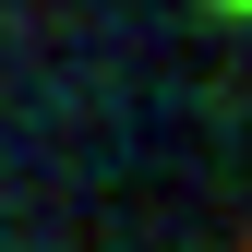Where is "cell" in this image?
Masks as SVG:
<instances>
[{
  "label": "cell",
  "instance_id": "cell-1",
  "mask_svg": "<svg viewBox=\"0 0 252 252\" xmlns=\"http://www.w3.org/2000/svg\"><path fill=\"white\" fill-rule=\"evenodd\" d=\"M204 12H216V24H252V0H204Z\"/></svg>",
  "mask_w": 252,
  "mask_h": 252
}]
</instances>
